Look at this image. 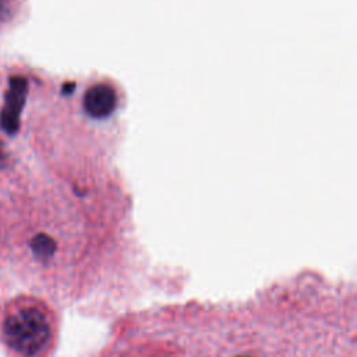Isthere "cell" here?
Instances as JSON below:
<instances>
[{
  "mask_svg": "<svg viewBox=\"0 0 357 357\" xmlns=\"http://www.w3.org/2000/svg\"><path fill=\"white\" fill-rule=\"evenodd\" d=\"M5 338L16 351L24 356H35L48 345L50 328L43 313L28 307L8 317Z\"/></svg>",
  "mask_w": 357,
  "mask_h": 357,
  "instance_id": "6da1fadb",
  "label": "cell"
},
{
  "mask_svg": "<svg viewBox=\"0 0 357 357\" xmlns=\"http://www.w3.org/2000/svg\"><path fill=\"white\" fill-rule=\"evenodd\" d=\"M27 98V81L21 77L10 80V88L6 95V105L0 114V126L9 133L14 134L20 126V113Z\"/></svg>",
  "mask_w": 357,
  "mask_h": 357,
  "instance_id": "7a4b0ae2",
  "label": "cell"
},
{
  "mask_svg": "<svg viewBox=\"0 0 357 357\" xmlns=\"http://www.w3.org/2000/svg\"><path fill=\"white\" fill-rule=\"evenodd\" d=\"M84 106L92 117H108L116 106L114 91L106 84H96L88 90Z\"/></svg>",
  "mask_w": 357,
  "mask_h": 357,
  "instance_id": "3957f363",
  "label": "cell"
},
{
  "mask_svg": "<svg viewBox=\"0 0 357 357\" xmlns=\"http://www.w3.org/2000/svg\"><path fill=\"white\" fill-rule=\"evenodd\" d=\"M31 247L38 258L46 260L53 256V253L56 250V243L52 237H49L46 234H38L32 239Z\"/></svg>",
  "mask_w": 357,
  "mask_h": 357,
  "instance_id": "277c9868",
  "label": "cell"
},
{
  "mask_svg": "<svg viewBox=\"0 0 357 357\" xmlns=\"http://www.w3.org/2000/svg\"><path fill=\"white\" fill-rule=\"evenodd\" d=\"M3 10H5V3H3V0H0V14L3 13Z\"/></svg>",
  "mask_w": 357,
  "mask_h": 357,
  "instance_id": "5b68a950",
  "label": "cell"
}]
</instances>
